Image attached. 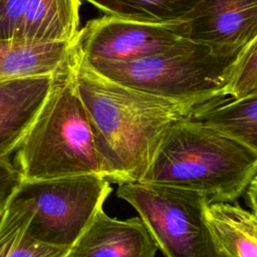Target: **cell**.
I'll list each match as a JSON object with an SVG mask.
<instances>
[{"label":"cell","instance_id":"52a82bcc","mask_svg":"<svg viewBox=\"0 0 257 257\" xmlns=\"http://www.w3.org/2000/svg\"><path fill=\"white\" fill-rule=\"evenodd\" d=\"M188 40L183 19L150 23L105 15L78 30L73 47L87 62H121L166 53Z\"/></svg>","mask_w":257,"mask_h":257},{"label":"cell","instance_id":"7c38bea8","mask_svg":"<svg viewBox=\"0 0 257 257\" xmlns=\"http://www.w3.org/2000/svg\"><path fill=\"white\" fill-rule=\"evenodd\" d=\"M204 220L219 257H257L256 213L230 202H206Z\"/></svg>","mask_w":257,"mask_h":257},{"label":"cell","instance_id":"e0dca14e","mask_svg":"<svg viewBox=\"0 0 257 257\" xmlns=\"http://www.w3.org/2000/svg\"><path fill=\"white\" fill-rule=\"evenodd\" d=\"M226 94L232 98L257 94V38L248 42L240 51L226 88Z\"/></svg>","mask_w":257,"mask_h":257},{"label":"cell","instance_id":"9a60e30c","mask_svg":"<svg viewBox=\"0 0 257 257\" xmlns=\"http://www.w3.org/2000/svg\"><path fill=\"white\" fill-rule=\"evenodd\" d=\"M29 208L14 196L0 218V257H65L69 248L42 243L27 232Z\"/></svg>","mask_w":257,"mask_h":257},{"label":"cell","instance_id":"30bf717a","mask_svg":"<svg viewBox=\"0 0 257 257\" xmlns=\"http://www.w3.org/2000/svg\"><path fill=\"white\" fill-rule=\"evenodd\" d=\"M55 76L0 81V162L10 161L15 154L45 102Z\"/></svg>","mask_w":257,"mask_h":257},{"label":"cell","instance_id":"3957f363","mask_svg":"<svg viewBox=\"0 0 257 257\" xmlns=\"http://www.w3.org/2000/svg\"><path fill=\"white\" fill-rule=\"evenodd\" d=\"M14 165L23 181L86 174L106 178L76 89L71 58L56 74L45 102L15 152Z\"/></svg>","mask_w":257,"mask_h":257},{"label":"cell","instance_id":"2e32d148","mask_svg":"<svg viewBox=\"0 0 257 257\" xmlns=\"http://www.w3.org/2000/svg\"><path fill=\"white\" fill-rule=\"evenodd\" d=\"M107 16L139 22L180 21L200 0H84Z\"/></svg>","mask_w":257,"mask_h":257},{"label":"cell","instance_id":"277c9868","mask_svg":"<svg viewBox=\"0 0 257 257\" xmlns=\"http://www.w3.org/2000/svg\"><path fill=\"white\" fill-rule=\"evenodd\" d=\"M240 51L225 54L188 40L172 51L138 60L86 62L101 75L132 88L202 103L227 96L226 88Z\"/></svg>","mask_w":257,"mask_h":257},{"label":"cell","instance_id":"ac0fdd59","mask_svg":"<svg viewBox=\"0 0 257 257\" xmlns=\"http://www.w3.org/2000/svg\"><path fill=\"white\" fill-rule=\"evenodd\" d=\"M30 0H0V39L17 38L19 26Z\"/></svg>","mask_w":257,"mask_h":257},{"label":"cell","instance_id":"8992f818","mask_svg":"<svg viewBox=\"0 0 257 257\" xmlns=\"http://www.w3.org/2000/svg\"><path fill=\"white\" fill-rule=\"evenodd\" d=\"M116 195L136 209L165 257H219L204 220L203 195L145 182L118 184Z\"/></svg>","mask_w":257,"mask_h":257},{"label":"cell","instance_id":"5bb4252c","mask_svg":"<svg viewBox=\"0 0 257 257\" xmlns=\"http://www.w3.org/2000/svg\"><path fill=\"white\" fill-rule=\"evenodd\" d=\"M80 0H30L17 38L36 42H73L78 33Z\"/></svg>","mask_w":257,"mask_h":257},{"label":"cell","instance_id":"7a4b0ae2","mask_svg":"<svg viewBox=\"0 0 257 257\" xmlns=\"http://www.w3.org/2000/svg\"><path fill=\"white\" fill-rule=\"evenodd\" d=\"M256 174L257 152L189 117L169 130L140 182L233 203Z\"/></svg>","mask_w":257,"mask_h":257},{"label":"cell","instance_id":"8fae6325","mask_svg":"<svg viewBox=\"0 0 257 257\" xmlns=\"http://www.w3.org/2000/svg\"><path fill=\"white\" fill-rule=\"evenodd\" d=\"M73 43L0 39V81L57 74L67 66Z\"/></svg>","mask_w":257,"mask_h":257},{"label":"cell","instance_id":"ffe728a7","mask_svg":"<svg viewBox=\"0 0 257 257\" xmlns=\"http://www.w3.org/2000/svg\"><path fill=\"white\" fill-rule=\"evenodd\" d=\"M256 182H257V177L253 178L250 181V183L247 185L246 189L243 192V194L246 195L248 206L251 207V211L254 213H256V189H257Z\"/></svg>","mask_w":257,"mask_h":257},{"label":"cell","instance_id":"9c48e42d","mask_svg":"<svg viewBox=\"0 0 257 257\" xmlns=\"http://www.w3.org/2000/svg\"><path fill=\"white\" fill-rule=\"evenodd\" d=\"M157 250L140 217L119 220L101 208L65 257H155Z\"/></svg>","mask_w":257,"mask_h":257},{"label":"cell","instance_id":"4fadbf2b","mask_svg":"<svg viewBox=\"0 0 257 257\" xmlns=\"http://www.w3.org/2000/svg\"><path fill=\"white\" fill-rule=\"evenodd\" d=\"M190 118L257 152V94L210 99L198 104Z\"/></svg>","mask_w":257,"mask_h":257},{"label":"cell","instance_id":"ba28073f","mask_svg":"<svg viewBox=\"0 0 257 257\" xmlns=\"http://www.w3.org/2000/svg\"><path fill=\"white\" fill-rule=\"evenodd\" d=\"M183 20L188 39L236 53L257 38V0H200Z\"/></svg>","mask_w":257,"mask_h":257},{"label":"cell","instance_id":"5b68a950","mask_svg":"<svg viewBox=\"0 0 257 257\" xmlns=\"http://www.w3.org/2000/svg\"><path fill=\"white\" fill-rule=\"evenodd\" d=\"M110 192L106 178L86 174L23 181L13 196L29 208L27 232L32 238L70 248Z\"/></svg>","mask_w":257,"mask_h":257},{"label":"cell","instance_id":"d6986e66","mask_svg":"<svg viewBox=\"0 0 257 257\" xmlns=\"http://www.w3.org/2000/svg\"><path fill=\"white\" fill-rule=\"evenodd\" d=\"M22 182L19 170L11 161L0 162V218Z\"/></svg>","mask_w":257,"mask_h":257},{"label":"cell","instance_id":"6da1fadb","mask_svg":"<svg viewBox=\"0 0 257 257\" xmlns=\"http://www.w3.org/2000/svg\"><path fill=\"white\" fill-rule=\"evenodd\" d=\"M71 68L109 182H140L169 130L189 118L200 104L161 97L111 80L91 68L74 47Z\"/></svg>","mask_w":257,"mask_h":257}]
</instances>
